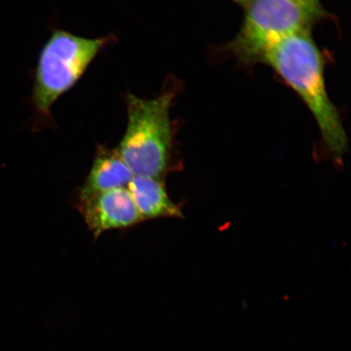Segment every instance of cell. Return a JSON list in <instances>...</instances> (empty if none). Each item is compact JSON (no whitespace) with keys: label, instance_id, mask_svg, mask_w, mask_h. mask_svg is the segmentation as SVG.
<instances>
[{"label":"cell","instance_id":"277c9868","mask_svg":"<svg viewBox=\"0 0 351 351\" xmlns=\"http://www.w3.org/2000/svg\"><path fill=\"white\" fill-rule=\"evenodd\" d=\"M238 34L230 44L237 58L261 62L284 39L311 29L314 21L291 0H251Z\"/></svg>","mask_w":351,"mask_h":351},{"label":"cell","instance_id":"6da1fadb","mask_svg":"<svg viewBox=\"0 0 351 351\" xmlns=\"http://www.w3.org/2000/svg\"><path fill=\"white\" fill-rule=\"evenodd\" d=\"M261 62L273 68L300 96L317 123L332 160L339 166L343 165L348 136L328 94L322 56L311 29L284 39L267 51Z\"/></svg>","mask_w":351,"mask_h":351},{"label":"cell","instance_id":"5b68a950","mask_svg":"<svg viewBox=\"0 0 351 351\" xmlns=\"http://www.w3.org/2000/svg\"><path fill=\"white\" fill-rule=\"evenodd\" d=\"M77 208L95 239L104 232L143 222L128 189L118 188L78 201Z\"/></svg>","mask_w":351,"mask_h":351},{"label":"cell","instance_id":"9c48e42d","mask_svg":"<svg viewBox=\"0 0 351 351\" xmlns=\"http://www.w3.org/2000/svg\"><path fill=\"white\" fill-rule=\"evenodd\" d=\"M232 1L239 3L241 5L245 7L247 5L248 3L251 1V0H232Z\"/></svg>","mask_w":351,"mask_h":351},{"label":"cell","instance_id":"8992f818","mask_svg":"<svg viewBox=\"0 0 351 351\" xmlns=\"http://www.w3.org/2000/svg\"><path fill=\"white\" fill-rule=\"evenodd\" d=\"M134 177L116 149L98 145L90 173L79 191L78 201L114 189L127 188Z\"/></svg>","mask_w":351,"mask_h":351},{"label":"cell","instance_id":"3957f363","mask_svg":"<svg viewBox=\"0 0 351 351\" xmlns=\"http://www.w3.org/2000/svg\"><path fill=\"white\" fill-rule=\"evenodd\" d=\"M113 39L112 35L88 38L55 30L43 47L35 71L32 100L38 112L47 115L56 100L77 84Z\"/></svg>","mask_w":351,"mask_h":351},{"label":"cell","instance_id":"52a82bcc","mask_svg":"<svg viewBox=\"0 0 351 351\" xmlns=\"http://www.w3.org/2000/svg\"><path fill=\"white\" fill-rule=\"evenodd\" d=\"M127 189L143 222L148 219L183 217L181 207L170 199L165 181L134 176Z\"/></svg>","mask_w":351,"mask_h":351},{"label":"cell","instance_id":"ba28073f","mask_svg":"<svg viewBox=\"0 0 351 351\" xmlns=\"http://www.w3.org/2000/svg\"><path fill=\"white\" fill-rule=\"evenodd\" d=\"M291 1L300 7L313 21H318L326 16V10H324L319 0H291Z\"/></svg>","mask_w":351,"mask_h":351},{"label":"cell","instance_id":"7a4b0ae2","mask_svg":"<svg viewBox=\"0 0 351 351\" xmlns=\"http://www.w3.org/2000/svg\"><path fill=\"white\" fill-rule=\"evenodd\" d=\"M173 93L143 99L126 96L127 127L116 149L136 177L165 181L177 169L173 160V135L170 121Z\"/></svg>","mask_w":351,"mask_h":351}]
</instances>
